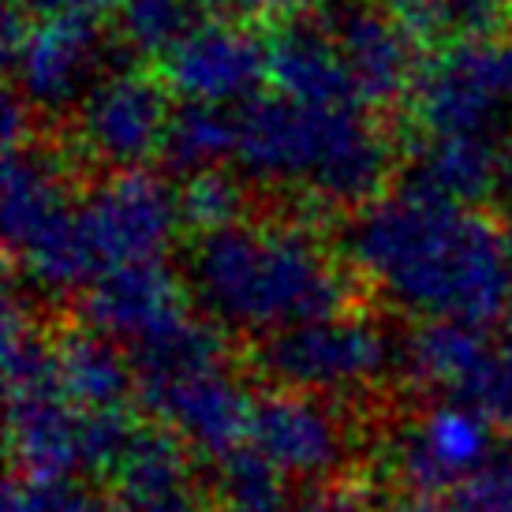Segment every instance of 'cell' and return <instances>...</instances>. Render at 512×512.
<instances>
[{
  "instance_id": "6da1fadb",
  "label": "cell",
  "mask_w": 512,
  "mask_h": 512,
  "mask_svg": "<svg viewBox=\"0 0 512 512\" xmlns=\"http://www.w3.org/2000/svg\"><path fill=\"white\" fill-rule=\"evenodd\" d=\"M344 255L415 322L494 326L512 307V243L501 221L419 184L359 206Z\"/></svg>"
},
{
  "instance_id": "7a4b0ae2",
  "label": "cell",
  "mask_w": 512,
  "mask_h": 512,
  "mask_svg": "<svg viewBox=\"0 0 512 512\" xmlns=\"http://www.w3.org/2000/svg\"><path fill=\"white\" fill-rule=\"evenodd\" d=\"M184 281L202 318L225 337L266 341L314 318L352 311L344 262L299 221H251L199 232Z\"/></svg>"
},
{
  "instance_id": "3957f363",
  "label": "cell",
  "mask_w": 512,
  "mask_h": 512,
  "mask_svg": "<svg viewBox=\"0 0 512 512\" xmlns=\"http://www.w3.org/2000/svg\"><path fill=\"white\" fill-rule=\"evenodd\" d=\"M236 161L255 184L288 187L318 206H367L389 180L393 150L356 101L270 94L243 101Z\"/></svg>"
},
{
  "instance_id": "277c9868",
  "label": "cell",
  "mask_w": 512,
  "mask_h": 512,
  "mask_svg": "<svg viewBox=\"0 0 512 512\" xmlns=\"http://www.w3.org/2000/svg\"><path fill=\"white\" fill-rule=\"evenodd\" d=\"M4 389L8 445L23 479H79L109 471L135 438L131 412L90 415L60 385L53 333L8 292L4 299Z\"/></svg>"
},
{
  "instance_id": "5b68a950",
  "label": "cell",
  "mask_w": 512,
  "mask_h": 512,
  "mask_svg": "<svg viewBox=\"0 0 512 512\" xmlns=\"http://www.w3.org/2000/svg\"><path fill=\"white\" fill-rule=\"evenodd\" d=\"M131 367L139 382V404L150 419L199 456L221 460L247 441L258 397L228 359L225 333L210 318L184 344Z\"/></svg>"
},
{
  "instance_id": "8992f818",
  "label": "cell",
  "mask_w": 512,
  "mask_h": 512,
  "mask_svg": "<svg viewBox=\"0 0 512 512\" xmlns=\"http://www.w3.org/2000/svg\"><path fill=\"white\" fill-rule=\"evenodd\" d=\"M4 150V243L12 262L45 296L86 292L98 270L79 214L83 199H75L68 169L34 139Z\"/></svg>"
},
{
  "instance_id": "52a82bcc",
  "label": "cell",
  "mask_w": 512,
  "mask_h": 512,
  "mask_svg": "<svg viewBox=\"0 0 512 512\" xmlns=\"http://www.w3.org/2000/svg\"><path fill=\"white\" fill-rule=\"evenodd\" d=\"M255 370L281 389L348 400L367 393L393 370L397 344L359 311L314 318L255 341Z\"/></svg>"
},
{
  "instance_id": "ba28073f",
  "label": "cell",
  "mask_w": 512,
  "mask_h": 512,
  "mask_svg": "<svg viewBox=\"0 0 512 512\" xmlns=\"http://www.w3.org/2000/svg\"><path fill=\"white\" fill-rule=\"evenodd\" d=\"M412 113L423 135L501 143L512 131V38L445 42L419 64Z\"/></svg>"
},
{
  "instance_id": "9c48e42d",
  "label": "cell",
  "mask_w": 512,
  "mask_h": 512,
  "mask_svg": "<svg viewBox=\"0 0 512 512\" xmlns=\"http://www.w3.org/2000/svg\"><path fill=\"white\" fill-rule=\"evenodd\" d=\"M498 430V423L468 400L434 397L385 438V479L400 501L441 498L498 460Z\"/></svg>"
},
{
  "instance_id": "30bf717a",
  "label": "cell",
  "mask_w": 512,
  "mask_h": 512,
  "mask_svg": "<svg viewBox=\"0 0 512 512\" xmlns=\"http://www.w3.org/2000/svg\"><path fill=\"white\" fill-rule=\"evenodd\" d=\"M83 322L128 352L131 363L184 344L206 322L184 277L165 262H139L101 273L83 292Z\"/></svg>"
},
{
  "instance_id": "8fae6325",
  "label": "cell",
  "mask_w": 512,
  "mask_h": 512,
  "mask_svg": "<svg viewBox=\"0 0 512 512\" xmlns=\"http://www.w3.org/2000/svg\"><path fill=\"white\" fill-rule=\"evenodd\" d=\"M79 214L98 277L116 266L165 262L184 225L180 187L165 184L143 165L113 169L98 180L79 202Z\"/></svg>"
},
{
  "instance_id": "7c38bea8",
  "label": "cell",
  "mask_w": 512,
  "mask_h": 512,
  "mask_svg": "<svg viewBox=\"0 0 512 512\" xmlns=\"http://www.w3.org/2000/svg\"><path fill=\"white\" fill-rule=\"evenodd\" d=\"M4 60L27 109L60 113L79 105L101 79V30L75 19H34L12 0L4 19Z\"/></svg>"
},
{
  "instance_id": "4fadbf2b",
  "label": "cell",
  "mask_w": 512,
  "mask_h": 512,
  "mask_svg": "<svg viewBox=\"0 0 512 512\" xmlns=\"http://www.w3.org/2000/svg\"><path fill=\"white\" fill-rule=\"evenodd\" d=\"M247 445L303 486L337 479L352 456V434L337 412V400L281 385L255 400Z\"/></svg>"
},
{
  "instance_id": "5bb4252c",
  "label": "cell",
  "mask_w": 512,
  "mask_h": 512,
  "mask_svg": "<svg viewBox=\"0 0 512 512\" xmlns=\"http://www.w3.org/2000/svg\"><path fill=\"white\" fill-rule=\"evenodd\" d=\"M169 120V90L154 75L124 68L101 75L75 105V139L101 165L135 169L150 154H161Z\"/></svg>"
},
{
  "instance_id": "9a60e30c",
  "label": "cell",
  "mask_w": 512,
  "mask_h": 512,
  "mask_svg": "<svg viewBox=\"0 0 512 512\" xmlns=\"http://www.w3.org/2000/svg\"><path fill=\"white\" fill-rule=\"evenodd\" d=\"M318 19L333 34L363 109H389L397 98L412 94L419 75L415 34L397 12H385L370 0H333Z\"/></svg>"
},
{
  "instance_id": "2e32d148",
  "label": "cell",
  "mask_w": 512,
  "mask_h": 512,
  "mask_svg": "<svg viewBox=\"0 0 512 512\" xmlns=\"http://www.w3.org/2000/svg\"><path fill=\"white\" fill-rule=\"evenodd\" d=\"M262 79H270V53L255 34L228 23L225 15L217 23L191 27L165 53V83L184 101H206V105H236L251 101Z\"/></svg>"
},
{
  "instance_id": "e0dca14e",
  "label": "cell",
  "mask_w": 512,
  "mask_h": 512,
  "mask_svg": "<svg viewBox=\"0 0 512 512\" xmlns=\"http://www.w3.org/2000/svg\"><path fill=\"white\" fill-rule=\"evenodd\" d=\"M501 341L471 322H415L397 341V370L427 397H453L475 404L498 363Z\"/></svg>"
},
{
  "instance_id": "ac0fdd59",
  "label": "cell",
  "mask_w": 512,
  "mask_h": 512,
  "mask_svg": "<svg viewBox=\"0 0 512 512\" xmlns=\"http://www.w3.org/2000/svg\"><path fill=\"white\" fill-rule=\"evenodd\" d=\"M195 449L165 427L135 430L128 449L109 468L113 501L120 512H202L210 498L202 494Z\"/></svg>"
},
{
  "instance_id": "d6986e66",
  "label": "cell",
  "mask_w": 512,
  "mask_h": 512,
  "mask_svg": "<svg viewBox=\"0 0 512 512\" xmlns=\"http://www.w3.org/2000/svg\"><path fill=\"white\" fill-rule=\"evenodd\" d=\"M57 374L68 397L90 415H120L139 404V382L128 352L101 329L79 326L53 333Z\"/></svg>"
},
{
  "instance_id": "ffe728a7",
  "label": "cell",
  "mask_w": 512,
  "mask_h": 512,
  "mask_svg": "<svg viewBox=\"0 0 512 512\" xmlns=\"http://www.w3.org/2000/svg\"><path fill=\"white\" fill-rule=\"evenodd\" d=\"M266 53H270V83L277 86V94L299 101H356L348 68L322 19L292 23L281 34H273Z\"/></svg>"
},
{
  "instance_id": "44dd1931",
  "label": "cell",
  "mask_w": 512,
  "mask_h": 512,
  "mask_svg": "<svg viewBox=\"0 0 512 512\" xmlns=\"http://www.w3.org/2000/svg\"><path fill=\"white\" fill-rule=\"evenodd\" d=\"M505 157L498 143L486 139H456V135H423L415 146L412 184L456 202H479L494 195Z\"/></svg>"
},
{
  "instance_id": "7402d4cb",
  "label": "cell",
  "mask_w": 512,
  "mask_h": 512,
  "mask_svg": "<svg viewBox=\"0 0 512 512\" xmlns=\"http://www.w3.org/2000/svg\"><path fill=\"white\" fill-rule=\"evenodd\" d=\"M236 143H240V116L228 105L184 101L172 113L161 154L176 172H202L236 157Z\"/></svg>"
},
{
  "instance_id": "603a6c76",
  "label": "cell",
  "mask_w": 512,
  "mask_h": 512,
  "mask_svg": "<svg viewBox=\"0 0 512 512\" xmlns=\"http://www.w3.org/2000/svg\"><path fill=\"white\" fill-rule=\"evenodd\" d=\"M214 468V501L228 512H292L296 501V494L288 490L292 479L281 475L247 441L214 460Z\"/></svg>"
},
{
  "instance_id": "cb8c5ba5",
  "label": "cell",
  "mask_w": 512,
  "mask_h": 512,
  "mask_svg": "<svg viewBox=\"0 0 512 512\" xmlns=\"http://www.w3.org/2000/svg\"><path fill=\"white\" fill-rule=\"evenodd\" d=\"M393 12L408 23L415 38L445 45L501 34L509 0H393Z\"/></svg>"
},
{
  "instance_id": "d4e9b609",
  "label": "cell",
  "mask_w": 512,
  "mask_h": 512,
  "mask_svg": "<svg viewBox=\"0 0 512 512\" xmlns=\"http://www.w3.org/2000/svg\"><path fill=\"white\" fill-rule=\"evenodd\" d=\"M116 23L128 49L143 57H165L191 30V0H120Z\"/></svg>"
},
{
  "instance_id": "484cf974",
  "label": "cell",
  "mask_w": 512,
  "mask_h": 512,
  "mask_svg": "<svg viewBox=\"0 0 512 512\" xmlns=\"http://www.w3.org/2000/svg\"><path fill=\"white\" fill-rule=\"evenodd\" d=\"M243 206H247V191L243 184L225 172L221 165L217 169H202V172H187V180L180 184V210H184V225H191L195 232H214V228H225L232 221L243 217Z\"/></svg>"
},
{
  "instance_id": "4316f807",
  "label": "cell",
  "mask_w": 512,
  "mask_h": 512,
  "mask_svg": "<svg viewBox=\"0 0 512 512\" xmlns=\"http://www.w3.org/2000/svg\"><path fill=\"white\" fill-rule=\"evenodd\" d=\"M397 512H512V453L501 449L498 460L441 498L400 501Z\"/></svg>"
},
{
  "instance_id": "83f0119b",
  "label": "cell",
  "mask_w": 512,
  "mask_h": 512,
  "mask_svg": "<svg viewBox=\"0 0 512 512\" xmlns=\"http://www.w3.org/2000/svg\"><path fill=\"white\" fill-rule=\"evenodd\" d=\"M4 512H120L113 494H98L79 479H23L4 494Z\"/></svg>"
},
{
  "instance_id": "f1b7e54d",
  "label": "cell",
  "mask_w": 512,
  "mask_h": 512,
  "mask_svg": "<svg viewBox=\"0 0 512 512\" xmlns=\"http://www.w3.org/2000/svg\"><path fill=\"white\" fill-rule=\"evenodd\" d=\"M292 512H374L367 494L348 479H326V483H307L292 501Z\"/></svg>"
},
{
  "instance_id": "f546056e",
  "label": "cell",
  "mask_w": 512,
  "mask_h": 512,
  "mask_svg": "<svg viewBox=\"0 0 512 512\" xmlns=\"http://www.w3.org/2000/svg\"><path fill=\"white\" fill-rule=\"evenodd\" d=\"M34 19H75V23H101L116 15L120 0H15Z\"/></svg>"
},
{
  "instance_id": "4dcf8cb0",
  "label": "cell",
  "mask_w": 512,
  "mask_h": 512,
  "mask_svg": "<svg viewBox=\"0 0 512 512\" xmlns=\"http://www.w3.org/2000/svg\"><path fill=\"white\" fill-rule=\"evenodd\" d=\"M225 19H277V15L296 12L303 0H202Z\"/></svg>"
},
{
  "instance_id": "1f68e13d",
  "label": "cell",
  "mask_w": 512,
  "mask_h": 512,
  "mask_svg": "<svg viewBox=\"0 0 512 512\" xmlns=\"http://www.w3.org/2000/svg\"><path fill=\"white\" fill-rule=\"evenodd\" d=\"M494 199H498V221L505 228V236L512 243V150L505 154L501 161V172H498V187H494Z\"/></svg>"
},
{
  "instance_id": "d6a6232c",
  "label": "cell",
  "mask_w": 512,
  "mask_h": 512,
  "mask_svg": "<svg viewBox=\"0 0 512 512\" xmlns=\"http://www.w3.org/2000/svg\"><path fill=\"white\" fill-rule=\"evenodd\" d=\"M202 512H228V509H225V505H217V501H210V505H206Z\"/></svg>"
}]
</instances>
